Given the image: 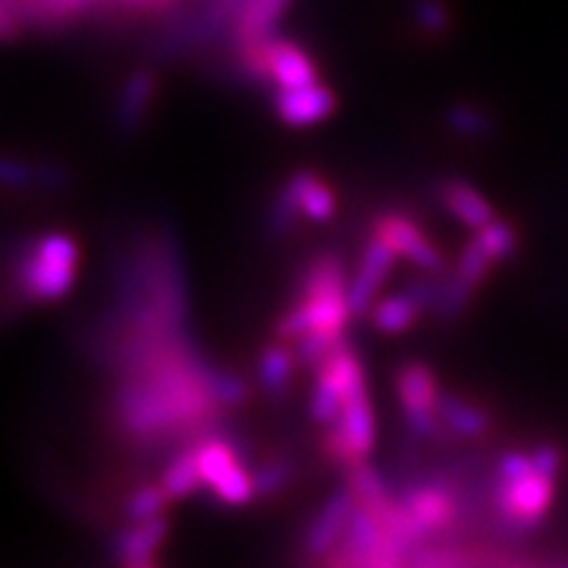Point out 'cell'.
<instances>
[{
  "label": "cell",
  "instance_id": "6da1fadb",
  "mask_svg": "<svg viewBox=\"0 0 568 568\" xmlns=\"http://www.w3.org/2000/svg\"><path fill=\"white\" fill-rule=\"evenodd\" d=\"M347 276L335 253H318L297 276V301L276 322V339L295 343L303 335L345 339L353 311L347 303Z\"/></svg>",
  "mask_w": 568,
  "mask_h": 568
},
{
  "label": "cell",
  "instance_id": "7a4b0ae2",
  "mask_svg": "<svg viewBox=\"0 0 568 568\" xmlns=\"http://www.w3.org/2000/svg\"><path fill=\"white\" fill-rule=\"evenodd\" d=\"M80 243L67 232H45L17 261L19 293L32 303H59L80 276Z\"/></svg>",
  "mask_w": 568,
  "mask_h": 568
},
{
  "label": "cell",
  "instance_id": "3957f363",
  "mask_svg": "<svg viewBox=\"0 0 568 568\" xmlns=\"http://www.w3.org/2000/svg\"><path fill=\"white\" fill-rule=\"evenodd\" d=\"M556 474L542 471L531 460L529 471L518 477H495L493 506L500 524L514 535H527L545 521L556 497Z\"/></svg>",
  "mask_w": 568,
  "mask_h": 568
},
{
  "label": "cell",
  "instance_id": "277c9868",
  "mask_svg": "<svg viewBox=\"0 0 568 568\" xmlns=\"http://www.w3.org/2000/svg\"><path fill=\"white\" fill-rule=\"evenodd\" d=\"M376 437H379V429H376L372 393H368V382L361 379L345 393L337 422L326 426L324 450L335 464L351 468L361 460H368L376 447Z\"/></svg>",
  "mask_w": 568,
  "mask_h": 568
},
{
  "label": "cell",
  "instance_id": "5b68a950",
  "mask_svg": "<svg viewBox=\"0 0 568 568\" xmlns=\"http://www.w3.org/2000/svg\"><path fill=\"white\" fill-rule=\"evenodd\" d=\"M395 395L410 435L422 439V443L447 439L437 414L443 387H439V379L432 372V366H426L424 361H406L395 374Z\"/></svg>",
  "mask_w": 568,
  "mask_h": 568
},
{
  "label": "cell",
  "instance_id": "8992f818",
  "mask_svg": "<svg viewBox=\"0 0 568 568\" xmlns=\"http://www.w3.org/2000/svg\"><path fill=\"white\" fill-rule=\"evenodd\" d=\"M193 450L203 487H209L219 503L240 508L255 500L253 474L245 468L237 447L226 439L211 437L193 445Z\"/></svg>",
  "mask_w": 568,
  "mask_h": 568
},
{
  "label": "cell",
  "instance_id": "52a82bcc",
  "mask_svg": "<svg viewBox=\"0 0 568 568\" xmlns=\"http://www.w3.org/2000/svg\"><path fill=\"white\" fill-rule=\"evenodd\" d=\"M397 503H400L403 518H406L408 529L414 531L418 548L429 542L432 537L456 527L460 516L456 493H453L450 485H445L439 479L410 485L397 495Z\"/></svg>",
  "mask_w": 568,
  "mask_h": 568
},
{
  "label": "cell",
  "instance_id": "ba28073f",
  "mask_svg": "<svg viewBox=\"0 0 568 568\" xmlns=\"http://www.w3.org/2000/svg\"><path fill=\"white\" fill-rule=\"evenodd\" d=\"M385 243L397 253V258L406 261L424 274H445V258L439 247L432 243L429 234L418 226L406 213L385 211L376 216L374 230Z\"/></svg>",
  "mask_w": 568,
  "mask_h": 568
},
{
  "label": "cell",
  "instance_id": "9c48e42d",
  "mask_svg": "<svg viewBox=\"0 0 568 568\" xmlns=\"http://www.w3.org/2000/svg\"><path fill=\"white\" fill-rule=\"evenodd\" d=\"M397 253L389 247L379 234L372 232L368 234L364 251H361L358 266L347 280V303H351L353 318H366L372 305L379 301L382 287L393 274V268L397 264Z\"/></svg>",
  "mask_w": 568,
  "mask_h": 568
},
{
  "label": "cell",
  "instance_id": "30bf717a",
  "mask_svg": "<svg viewBox=\"0 0 568 568\" xmlns=\"http://www.w3.org/2000/svg\"><path fill=\"white\" fill-rule=\"evenodd\" d=\"M353 506L355 497L347 485L326 497L301 537V550L305 558L322 560V564L332 558V552L337 550L339 539L345 535L347 521H351Z\"/></svg>",
  "mask_w": 568,
  "mask_h": 568
},
{
  "label": "cell",
  "instance_id": "8fae6325",
  "mask_svg": "<svg viewBox=\"0 0 568 568\" xmlns=\"http://www.w3.org/2000/svg\"><path fill=\"white\" fill-rule=\"evenodd\" d=\"M337 111V95L329 84L322 80L303 84L293 90H276L274 95V113L282 124L293 130H308L326 122Z\"/></svg>",
  "mask_w": 568,
  "mask_h": 568
},
{
  "label": "cell",
  "instance_id": "7c38bea8",
  "mask_svg": "<svg viewBox=\"0 0 568 568\" xmlns=\"http://www.w3.org/2000/svg\"><path fill=\"white\" fill-rule=\"evenodd\" d=\"M280 190L287 195V201L295 205V211L301 213L305 222L326 224L329 219H335L339 205L337 193L322 174L311 172V169H297L287 176V182Z\"/></svg>",
  "mask_w": 568,
  "mask_h": 568
},
{
  "label": "cell",
  "instance_id": "4fadbf2b",
  "mask_svg": "<svg viewBox=\"0 0 568 568\" xmlns=\"http://www.w3.org/2000/svg\"><path fill=\"white\" fill-rule=\"evenodd\" d=\"M169 539L166 516L145 518V521H130L113 537V558L126 568H145L155 564V556Z\"/></svg>",
  "mask_w": 568,
  "mask_h": 568
},
{
  "label": "cell",
  "instance_id": "5bb4252c",
  "mask_svg": "<svg viewBox=\"0 0 568 568\" xmlns=\"http://www.w3.org/2000/svg\"><path fill=\"white\" fill-rule=\"evenodd\" d=\"M439 205H443L447 216L453 222L466 226V230L477 232L481 226L495 219L493 203L466 180H445L437 190Z\"/></svg>",
  "mask_w": 568,
  "mask_h": 568
},
{
  "label": "cell",
  "instance_id": "9a60e30c",
  "mask_svg": "<svg viewBox=\"0 0 568 568\" xmlns=\"http://www.w3.org/2000/svg\"><path fill=\"white\" fill-rule=\"evenodd\" d=\"M437 414L447 439H481L493 426V418L485 408L447 389L439 395Z\"/></svg>",
  "mask_w": 568,
  "mask_h": 568
},
{
  "label": "cell",
  "instance_id": "2e32d148",
  "mask_svg": "<svg viewBox=\"0 0 568 568\" xmlns=\"http://www.w3.org/2000/svg\"><path fill=\"white\" fill-rule=\"evenodd\" d=\"M155 95V74L151 69H134L126 77L122 95L116 103V126L124 134H132L140 130L148 119V109H151Z\"/></svg>",
  "mask_w": 568,
  "mask_h": 568
},
{
  "label": "cell",
  "instance_id": "e0dca14e",
  "mask_svg": "<svg viewBox=\"0 0 568 568\" xmlns=\"http://www.w3.org/2000/svg\"><path fill=\"white\" fill-rule=\"evenodd\" d=\"M297 366H301V361H297L293 345L276 339V343L261 351L258 364H255V379H258V387L266 395L280 397L293 387Z\"/></svg>",
  "mask_w": 568,
  "mask_h": 568
},
{
  "label": "cell",
  "instance_id": "ac0fdd59",
  "mask_svg": "<svg viewBox=\"0 0 568 568\" xmlns=\"http://www.w3.org/2000/svg\"><path fill=\"white\" fill-rule=\"evenodd\" d=\"M424 311V303L410 290H403V293L379 297L366 318L382 335H403L422 318Z\"/></svg>",
  "mask_w": 568,
  "mask_h": 568
},
{
  "label": "cell",
  "instance_id": "d6986e66",
  "mask_svg": "<svg viewBox=\"0 0 568 568\" xmlns=\"http://www.w3.org/2000/svg\"><path fill=\"white\" fill-rule=\"evenodd\" d=\"M92 0H9L21 24L61 27L82 17Z\"/></svg>",
  "mask_w": 568,
  "mask_h": 568
},
{
  "label": "cell",
  "instance_id": "ffe728a7",
  "mask_svg": "<svg viewBox=\"0 0 568 568\" xmlns=\"http://www.w3.org/2000/svg\"><path fill=\"white\" fill-rule=\"evenodd\" d=\"M63 184H67V174L59 166H40V163L13 159V155H0V187L61 190Z\"/></svg>",
  "mask_w": 568,
  "mask_h": 568
},
{
  "label": "cell",
  "instance_id": "44dd1931",
  "mask_svg": "<svg viewBox=\"0 0 568 568\" xmlns=\"http://www.w3.org/2000/svg\"><path fill=\"white\" fill-rule=\"evenodd\" d=\"M159 485L163 487V493H166V497L172 503L184 500V497L195 495L197 489L203 487L193 447H184V450H180L172 460H169L166 468H163Z\"/></svg>",
  "mask_w": 568,
  "mask_h": 568
},
{
  "label": "cell",
  "instance_id": "7402d4cb",
  "mask_svg": "<svg viewBox=\"0 0 568 568\" xmlns=\"http://www.w3.org/2000/svg\"><path fill=\"white\" fill-rule=\"evenodd\" d=\"M314 385L308 393V416L318 426H332L337 422L339 408H343V389L332 376H326L322 368H314Z\"/></svg>",
  "mask_w": 568,
  "mask_h": 568
},
{
  "label": "cell",
  "instance_id": "603a6c76",
  "mask_svg": "<svg viewBox=\"0 0 568 568\" xmlns=\"http://www.w3.org/2000/svg\"><path fill=\"white\" fill-rule=\"evenodd\" d=\"M471 234L479 240V245L485 247L495 264H506L510 255L518 251L516 226L510 222H503V219H497V216L489 224L481 226V230L471 232Z\"/></svg>",
  "mask_w": 568,
  "mask_h": 568
},
{
  "label": "cell",
  "instance_id": "cb8c5ba5",
  "mask_svg": "<svg viewBox=\"0 0 568 568\" xmlns=\"http://www.w3.org/2000/svg\"><path fill=\"white\" fill-rule=\"evenodd\" d=\"M166 503L172 500H169L166 493H163L159 481H148V485H140L138 489H132L124 503V514L130 521H145V518L163 516Z\"/></svg>",
  "mask_w": 568,
  "mask_h": 568
},
{
  "label": "cell",
  "instance_id": "d4e9b609",
  "mask_svg": "<svg viewBox=\"0 0 568 568\" xmlns=\"http://www.w3.org/2000/svg\"><path fill=\"white\" fill-rule=\"evenodd\" d=\"M410 19L429 38H439L453 24V13L445 0H410Z\"/></svg>",
  "mask_w": 568,
  "mask_h": 568
},
{
  "label": "cell",
  "instance_id": "484cf974",
  "mask_svg": "<svg viewBox=\"0 0 568 568\" xmlns=\"http://www.w3.org/2000/svg\"><path fill=\"white\" fill-rule=\"evenodd\" d=\"M447 126L456 134H460V138L481 140L493 132V119H489L481 109H477V105L460 103L447 111Z\"/></svg>",
  "mask_w": 568,
  "mask_h": 568
},
{
  "label": "cell",
  "instance_id": "4316f807",
  "mask_svg": "<svg viewBox=\"0 0 568 568\" xmlns=\"http://www.w3.org/2000/svg\"><path fill=\"white\" fill-rule=\"evenodd\" d=\"M293 481V464L287 458H272L253 471L255 497H272Z\"/></svg>",
  "mask_w": 568,
  "mask_h": 568
},
{
  "label": "cell",
  "instance_id": "83f0119b",
  "mask_svg": "<svg viewBox=\"0 0 568 568\" xmlns=\"http://www.w3.org/2000/svg\"><path fill=\"white\" fill-rule=\"evenodd\" d=\"M21 21L13 9L9 6V0H0V42H11L21 34Z\"/></svg>",
  "mask_w": 568,
  "mask_h": 568
},
{
  "label": "cell",
  "instance_id": "f1b7e54d",
  "mask_svg": "<svg viewBox=\"0 0 568 568\" xmlns=\"http://www.w3.org/2000/svg\"><path fill=\"white\" fill-rule=\"evenodd\" d=\"M126 3H153V0H126Z\"/></svg>",
  "mask_w": 568,
  "mask_h": 568
}]
</instances>
